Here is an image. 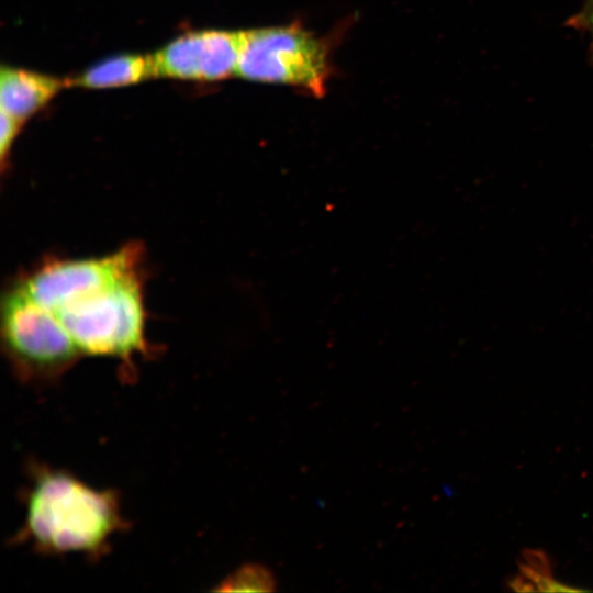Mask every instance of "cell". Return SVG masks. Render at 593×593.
<instances>
[{
	"mask_svg": "<svg viewBox=\"0 0 593 593\" xmlns=\"http://www.w3.org/2000/svg\"><path fill=\"white\" fill-rule=\"evenodd\" d=\"M139 243H130L115 253L97 258L44 259L16 280L42 306L53 311L83 292L143 265Z\"/></svg>",
	"mask_w": 593,
	"mask_h": 593,
	"instance_id": "obj_5",
	"label": "cell"
},
{
	"mask_svg": "<svg viewBox=\"0 0 593 593\" xmlns=\"http://www.w3.org/2000/svg\"><path fill=\"white\" fill-rule=\"evenodd\" d=\"M328 74L325 42L301 26L246 31L236 76L258 82L296 86L322 96Z\"/></svg>",
	"mask_w": 593,
	"mask_h": 593,
	"instance_id": "obj_4",
	"label": "cell"
},
{
	"mask_svg": "<svg viewBox=\"0 0 593 593\" xmlns=\"http://www.w3.org/2000/svg\"><path fill=\"white\" fill-rule=\"evenodd\" d=\"M1 344L14 374L32 385L59 381L82 357L57 316L18 280L1 299Z\"/></svg>",
	"mask_w": 593,
	"mask_h": 593,
	"instance_id": "obj_3",
	"label": "cell"
},
{
	"mask_svg": "<svg viewBox=\"0 0 593 593\" xmlns=\"http://www.w3.org/2000/svg\"><path fill=\"white\" fill-rule=\"evenodd\" d=\"M25 519L13 538L44 555L100 558L127 522L116 493L97 490L70 472L42 463L30 467Z\"/></svg>",
	"mask_w": 593,
	"mask_h": 593,
	"instance_id": "obj_1",
	"label": "cell"
},
{
	"mask_svg": "<svg viewBox=\"0 0 593 593\" xmlns=\"http://www.w3.org/2000/svg\"><path fill=\"white\" fill-rule=\"evenodd\" d=\"M590 57H591V60L593 61V43H592L591 49H590Z\"/></svg>",
	"mask_w": 593,
	"mask_h": 593,
	"instance_id": "obj_12",
	"label": "cell"
},
{
	"mask_svg": "<svg viewBox=\"0 0 593 593\" xmlns=\"http://www.w3.org/2000/svg\"><path fill=\"white\" fill-rule=\"evenodd\" d=\"M23 123L8 113L1 111L0 119V157L1 170L4 172L8 164L11 147L16 138Z\"/></svg>",
	"mask_w": 593,
	"mask_h": 593,
	"instance_id": "obj_10",
	"label": "cell"
},
{
	"mask_svg": "<svg viewBox=\"0 0 593 593\" xmlns=\"http://www.w3.org/2000/svg\"><path fill=\"white\" fill-rule=\"evenodd\" d=\"M246 31L186 33L153 56L156 77L215 81L236 75Z\"/></svg>",
	"mask_w": 593,
	"mask_h": 593,
	"instance_id": "obj_6",
	"label": "cell"
},
{
	"mask_svg": "<svg viewBox=\"0 0 593 593\" xmlns=\"http://www.w3.org/2000/svg\"><path fill=\"white\" fill-rule=\"evenodd\" d=\"M278 586L273 571L258 562L239 566L215 589L221 592H275Z\"/></svg>",
	"mask_w": 593,
	"mask_h": 593,
	"instance_id": "obj_9",
	"label": "cell"
},
{
	"mask_svg": "<svg viewBox=\"0 0 593 593\" xmlns=\"http://www.w3.org/2000/svg\"><path fill=\"white\" fill-rule=\"evenodd\" d=\"M68 83L52 76L3 66L0 71V110L24 124Z\"/></svg>",
	"mask_w": 593,
	"mask_h": 593,
	"instance_id": "obj_7",
	"label": "cell"
},
{
	"mask_svg": "<svg viewBox=\"0 0 593 593\" xmlns=\"http://www.w3.org/2000/svg\"><path fill=\"white\" fill-rule=\"evenodd\" d=\"M567 25L593 35V0H585L580 11L567 21Z\"/></svg>",
	"mask_w": 593,
	"mask_h": 593,
	"instance_id": "obj_11",
	"label": "cell"
},
{
	"mask_svg": "<svg viewBox=\"0 0 593 593\" xmlns=\"http://www.w3.org/2000/svg\"><path fill=\"white\" fill-rule=\"evenodd\" d=\"M143 266L97 286L52 312L82 356L120 359L133 368V358L148 355L145 335Z\"/></svg>",
	"mask_w": 593,
	"mask_h": 593,
	"instance_id": "obj_2",
	"label": "cell"
},
{
	"mask_svg": "<svg viewBox=\"0 0 593 593\" xmlns=\"http://www.w3.org/2000/svg\"><path fill=\"white\" fill-rule=\"evenodd\" d=\"M156 77L153 56L120 55L98 63L71 80L83 88H111Z\"/></svg>",
	"mask_w": 593,
	"mask_h": 593,
	"instance_id": "obj_8",
	"label": "cell"
}]
</instances>
